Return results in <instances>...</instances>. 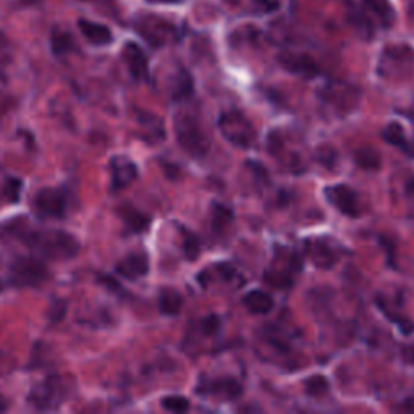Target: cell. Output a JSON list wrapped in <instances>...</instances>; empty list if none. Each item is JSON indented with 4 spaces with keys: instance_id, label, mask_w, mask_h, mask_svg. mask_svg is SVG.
<instances>
[{
    "instance_id": "34",
    "label": "cell",
    "mask_w": 414,
    "mask_h": 414,
    "mask_svg": "<svg viewBox=\"0 0 414 414\" xmlns=\"http://www.w3.org/2000/svg\"><path fill=\"white\" fill-rule=\"evenodd\" d=\"M99 280H100V283H102L105 288L110 290V292H113V293H122L123 292L122 287H120V283H118L115 279L109 277V275H104V277H100Z\"/></svg>"
},
{
    "instance_id": "8",
    "label": "cell",
    "mask_w": 414,
    "mask_h": 414,
    "mask_svg": "<svg viewBox=\"0 0 414 414\" xmlns=\"http://www.w3.org/2000/svg\"><path fill=\"white\" fill-rule=\"evenodd\" d=\"M138 30H140V34L142 38L151 45H154V47H160V45L167 44L168 41L175 38V33H177L172 23L160 20L157 17L142 18L140 25H138Z\"/></svg>"
},
{
    "instance_id": "13",
    "label": "cell",
    "mask_w": 414,
    "mask_h": 414,
    "mask_svg": "<svg viewBox=\"0 0 414 414\" xmlns=\"http://www.w3.org/2000/svg\"><path fill=\"white\" fill-rule=\"evenodd\" d=\"M115 270L128 280H138L149 272V259L144 252H131L118 262Z\"/></svg>"
},
{
    "instance_id": "6",
    "label": "cell",
    "mask_w": 414,
    "mask_h": 414,
    "mask_svg": "<svg viewBox=\"0 0 414 414\" xmlns=\"http://www.w3.org/2000/svg\"><path fill=\"white\" fill-rule=\"evenodd\" d=\"M34 213L43 219H63L68 210V195L63 188H43L33 199Z\"/></svg>"
},
{
    "instance_id": "31",
    "label": "cell",
    "mask_w": 414,
    "mask_h": 414,
    "mask_svg": "<svg viewBox=\"0 0 414 414\" xmlns=\"http://www.w3.org/2000/svg\"><path fill=\"white\" fill-rule=\"evenodd\" d=\"M220 329V319L215 314L206 316L201 320V330L204 335H215Z\"/></svg>"
},
{
    "instance_id": "7",
    "label": "cell",
    "mask_w": 414,
    "mask_h": 414,
    "mask_svg": "<svg viewBox=\"0 0 414 414\" xmlns=\"http://www.w3.org/2000/svg\"><path fill=\"white\" fill-rule=\"evenodd\" d=\"M320 98L324 102L337 109L338 112L347 113L351 112L358 105L360 91H358V87L348 85V83L332 81L320 91Z\"/></svg>"
},
{
    "instance_id": "29",
    "label": "cell",
    "mask_w": 414,
    "mask_h": 414,
    "mask_svg": "<svg viewBox=\"0 0 414 414\" xmlns=\"http://www.w3.org/2000/svg\"><path fill=\"white\" fill-rule=\"evenodd\" d=\"M316 157H317V160H319V162L322 165H325V167L332 168L334 164H335V160H337V153H335V149H334L332 146L324 144V146L317 147Z\"/></svg>"
},
{
    "instance_id": "17",
    "label": "cell",
    "mask_w": 414,
    "mask_h": 414,
    "mask_svg": "<svg viewBox=\"0 0 414 414\" xmlns=\"http://www.w3.org/2000/svg\"><path fill=\"white\" fill-rule=\"evenodd\" d=\"M243 305L252 314H268V312L272 311L274 300L269 293L262 292V290H252V292L245 294Z\"/></svg>"
},
{
    "instance_id": "28",
    "label": "cell",
    "mask_w": 414,
    "mask_h": 414,
    "mask_svg": "<svg viewBox=\"0 0 414 414\" xmlns=\"http://www.w3.org/2000/svg\"><path fill=\"white\" fill-rule=\"evenodd\" d=\"M183 252H185V256L190 261H196V257L201 252V245L196 235L186 232V230H183Z\"/></svg>"
},
{
    "instance_id": "4",
    "label": "cell",
    "mask_w": 414,
    "mask_h": 414,
    "mask_svg": "<svg viewBox=\"0 0 414 414\" xmlns=\"http://www.w3.org/2000/svg\"><path fill=\"white\" fill-rule=\"evenodd\" d=\"M63 402H65V385L58 375H47L36 384L28 395V403L38 411L58 409Z\"/></svg>"
},
{
    "instance_id": "24",
    "label": "cell",
    "mask_w": 414,
    "mask_h": 414,
    "mask_svg": "<svg viewBox=\"0 0 414 414\" xmlns=\"http://www.w3.org/2000/svg\"><path fill=\"white\" fill-rule=\"evenodd\" d=\"M141 127L147 128L146 131H149V135L146 136V140L151 141H159L164 138V123L160 122L159 117L155 115H144V117L140 118Z\"/></svg>"
},
{
    "instance_id": "3",
    "label": "cell",
    "mask_w": 414,
    "mask_h": 414,
    "mask_svg": "<svg viewBox=\"0 0 414 414\" xmlns=\"http://www.w3.org/2000/svg\"><path fill=\"white\" fill-rule=\"evenodd\" d=\"M219 130L225 140L243 149L251 147L256 141L254 125L238 110H228L220 115Z\"/></svg>"
},
{
    "instance_id": "33",
    "label": "cell",
    "mask_w": 414,
    "mask_h": 414,
    "mask_svg": "<svg viewBox=\"0 0 414 414\" xmlns=\"http://www.w3.org/2000/svg\"><path fill=\"white\" fill-rule=\"evenodd\" d=\"M254 6L259 8L261 12L272 13L275 10H279L280 0H254Z\"/></svg>"
},
{
    "instance_id": "18",
    "label": "cell",
    "mask_w": 414,
    "mask_h": 414,
    "mask_svg": "<svg viewBox=\"0 0 414 414\" xmlns=\"http://www.w3.org/2000/svg\"><path fill=\"white\" fill-rule=\"evenodd\" d=\"M118 214H120V217L123 222H125L127 227L135 233L144 232L151 224L149 215H146L144 213H141V210H138L131 206H122V209L118 210Z\"/></svg>"
},
{
    "instance_id": "22",
    "label": "cell",
    "mask_w": 414,
    "mask_h": 414,
    "mask_svg": "<svg viewBox=\"0 0 414 414\" xmlns=\"http://www.w3.org/2000/svg\"><path fill=\"white\" fill-rule=\"evenodd\" d=\"M193 93V78L188 72L180 70L178 76L175 78V86L172 91L173 100L188 99Z\"/></svg>"
},
{
    "instance_id": "23",
    "label": "cell",
    "mask_w": 414,
    "mask_h": 414,
    "mask_svg": "<svg viewBox=\"0 0 414 414\" xmlns=\"http://www.w3.org/2000/svg\"><path fill=\"white\" fill-rule=\"evenodd\" d=\"M354 160H356V164L361 168L366 170H377L382 164L379 153L375 149H372V147H361V149H358L354 153Z\"/></svg>"
},
{
    "instance_id": "32",
    "label": "cell",
    "mask_w": 414,
    "mask_h": 414,
    "mask_svg": "<svg viewBox=\"0 0 414 414\" xmlns=\"http://www.w3.org/2000/svg\"><path fill=\"white\" fill-rule=\"evenodd\" d=\"M67 314V303L65 301H54L52 307H50V320L58 322L63 319V316Z\"/></svg>"
},
{
    "instance_id": "27",
    "label": "cell",
    "mask_w": 414,
    "mask_h": 414,
    "mask_svg": "<svg viewBox=\"0 0 414 414\" xmlns=\"http://www.w3.org/2000/svg\"><path fill=\"white\" fill-rule=\"evenodd\" d=\"M162 404L164 409H167L170 413H185L190 409V400L182 397V395H170V397L162 398Z\"/></svg>"
},
{
    "instance_id": "16",
    "label": "cell",
    "mask_w": 414,
    "mask_h": 414,
    "mask_svg": "<svg viewBox=\"0 0 414 414\" xmlns=\"http://www.w3.org/2000/svg\"><path fill=\"white\" fill-rule=\"evenodd\" d=\"M78 26H80L83 36H85V38L89 41L91 44L107 45L112 43V39H113L112 31H110L107 26L99 25V23H94V21H87V20H80Z\"/></svg>"
},
{
    "instance_id": "14",
    "label": "cell",
    "mask_w": 414,
    "mask_h": 414,
    "mask_svg": "<svg viewBox=\"0 0 414 414\" xmlns=\"http://www.w3.org/2000/svg\"><path fill=\"white\" fill-rule=\"evenodd\" d=\"M306 252L307 257L312 261V264L320 269H330L338 261V254L335 251V248L330 246L324 240L307 241Z\"/></svg>"
},
{
    "instance_id": "37",
    "label": "cell",
    "mask_w": 414,
    "mask_h": 414,
    "mask_svg": "<svg viewBox=\"0 0 414 414\" xmlns=\"http://www.w3.org/2000/svg\"><path fill=\"white\" fill-rule=\"evenodd\" d=\"M159 2H168V3H173V2H180V0H159Z\"/></svg>"
},
{
    "instance_id": "11",
    "label": "cell",
    "mask_w": 414,
    "mask_h": 414,
    "mask_svg": "<svg viewBox=\"0 0 414 414\" xmlns=\"http://www.w3.org/2000/svg\"><path fill=\"white\" fill-rule=\"evenodd\" d=\"M110 175H112L113 190H123L130 186L138 177V167L127 155H113L110 160Z\"/></svg>"
},
{
    "instance_id": "19",
    "label": "cell",
    "mask_w": 414,
    "mask_h": 414,
    "mask_svg": "<svg viewBox=\"0 0 414 414\" xmlns=\"http://www.w3.org/2000/svg\"><path fill=\"white\" fill-rule=\"evenodd\" d=\"M183 307V296L177 290L164 288L159 293V309L165 316H177L180 314Z\"/></svg>"
},
{
    "instance_id": "15",
    "label": "cell",
    "mask_w": 414,
    "mask_h": 414,
    "mask_svg": "<svg viewBox=\"0 0 414 414\" xmlns=\"http://www.w3.org/2000/svg\"><path fill=\"white\" fill-rule=\"evenodd\" d=\"M123 58H125L128 70L135 80H146L149 75V65H147V57L142 49L135 43H128L123 49Z\"/></svg>"
},
{
    "instance_id": "12",
    "label": "cell",
    "mask_w": 414,
    "mask_h": 414,
    "mask_svg": "<svg viewBox=\"0 0 414 414\" xmlns=\"http://www.w3.org/2000/svg\"><path fill=\"white\" fill-rule=\"evenodd\" d=\"M280 65L290 73L294 75H301L306 78L316 76L319 73V67L312 61V57L306 54H296V52H282L277 57Z\"/></svg>"
},
{
    "instance_id": "2",
    "label": "cell",
    "mask_w": 414,
    "mask_h": 414,
    "mask_svg": "<svg viewBox=\"0 0 414 414\" xmlns=\"http://www.w3.org/2000/svg\"><path fill=\"white\" fill-rule=\"evenodd\" d=\"M175 131L178 142L188 154L193 157H206L210 149V142L196 117L185 112L175 115Z\"/></svg>"
},
{
    "instance_id": "1",
    "label": "cell",
    "mask_w": 414,
    "mask_h": 414,
    "mask_svg": "<svg viewBox=\"0 0 414 414\" xmlns=\"http://www.w3.org/2000/svg\"><path fill=\"white\" fill-rule=\"evenodd\" d=\"M20 238L30 250L49 259H73L80 252V243L76 238L62 230H31L23 232Z\"/></svg>"
},
{
    "instance_id": "35",
    "label": "cell",
    "mask_w": 414,
    "mask_h": 414,
    "mask_svg": "<svg viewBox=\"0 0 414 414\" xmlns=\"http://www.w3.org/2000/svg\"><path fill=\"white\" fill-rule=\"evenodd\" d=\"M403 361L406 364H414V345H409V347H404L402 351Z\"/></svg>"
},
{
    "instance_id": "20",
    "label": "cell",
    "mask_w": 414,
    "mask_h": 414,
    "mask_svg": "<svg viewBox=\"0 0 414 414\" xmlns=\"http://www.w3.org/2000/svg\"><path fill=\"white\" fill-rule=\"evenodd\" d=\"M382 138H384L385 141L389 142V144L397 146L400 149H403L404 153H411V146H409V142L406 140V135H404L403 127L398 125V123H390L384 128V131H382Z\"/></svg>"
},
{
    "instance_id": "30",
    "label": "cell",
    "mask_w": 414,
    "mask_h": 414,
    "mask_svg": "<svg viewBox=\"0 0 414 414\" xmlns=\"http://www.w3.org/2000/svg\"><path fill=\"white\" fill-rule=\"evenodd\" d=\"M21 188H23L21 180H18V178H8L6 183V188H3V193H6L8 201L17 202L18 197H20Z\"/></svg>"
},
{
    "instance_id": "21",
    "label": "cell",
    "mask_w": 414,
    "mask_h": 414,
    "mask_svg": "<svg viewBox=\"0 0 414 414\" xmlns=\"http://www.w3.org/2000/svg\"><path fill=\"white\" fill-rule=\"evenodd\" d=\"M50 47L55 55H65L75 50V41L67 31H54L50 38Z\"/></svg>"
},
{
    "instance_id": "38",
    "label": "cell",
    "mask_w": 414,
    "mask_h": 414,
    "mask_svg": "<svg viewBox=\"0 0 414 414\" xmlns=\"http://www.w3.org/2000/svg\"><path fill=\"white\" fill-rule=\"evenodd\" d=\"M2 288H3V285H2V282H0V292H2Z\"/></svg>"
},
{
    "instance_id": "9",
    "label": "cell",
    "mask_w": 414,
    "mask_h": 414,
    "mask_svg": "<svg viewBox=\"0 0 414 414\" xmlns=\"http://www.w3.org/2000/svg\"><path fill=\"white\" fill-rule=\"evenodd\" d=\"M325 196L327 201L332 204L338 213L348 217H358L361 214L360 202H358V196L351 188L347 185H334L329 186L325 190Z\"/></svg>"
},
{
    "instance_id": "5",
    "label": "cell",
    "mask_w": 414,
    "mask_h": 414,
    "mask_svg": "<svg viewBox=\"0 0 414 414\" xmlns=\"http://www.w3.org/2000/svg\"><path fill=\"white\" fill-rule=\"evenodd\" d=\"M49 279V269L39 257H18L10 268V282L15 287H41Z\"/></svg>"
},
{
    "instance_id": "26",
    "label": "cell",
    "mask_w": 414,
    "mask_h": 414,
    "mask_svg": "<svg viewBox=\"0 0 414 414\" xmlns=\"http://www.w3.org/2000/svg\"><path fill=\"white\" fill-rule=\"evenodd\" d=\"M233 220V214L228 207L222 204L213 206V227L217 232H222L224 228H227V225Z\"/></svg>"
},
{
    "instance_id": "10",
    "label": "cell",
    "mask_w": 414,
    "mask_h": 414,
    "mask_svg": "<svg viewBox=\"0 0 414 414\" xmlns=\"http://www.w3.org/2000/svg\"><path fill=\"white\" fill-rule=\"evenodd\" d=\"M197 393L202 395H215V397L224 400H237L241 397L243 387L238 380L232 377H224V379L202 380L197 387Z\"/></svg>"
},
{
    "instance_id": "25",
    "label": "cell",
    "mask_w": 414,
    "mask_h": 414,
    "mask_svg": "<svg viewBox=\"0 0 414 414\" xmlns=\"http://www.w3.org/2000/svg\"><path fill=\"white\" fill-rule=\"evenodd\" d=\"M329 389H330L329 380L320 374L311 375L309 379H306V382H305L306 393L311 395V397H322V395H325L329 392Z\"/></svg>"
},
{
    "instance_id": "36",
    "label": "cell",
    "mask_w": 414,
    "mask_h": 414,
    "mask_svg": "<svg viewBox=\"0 0 414 414\" xmlns=\"http://www.w3.org/2000/svg\"><path fill=\"white\" fill-rule=\"evenodd\" d=\"M7 409H8V403H7V400L3 398V397H0V413L7 411Z\"/></svg>"
}]
</instances>
